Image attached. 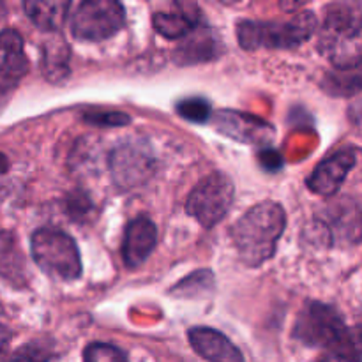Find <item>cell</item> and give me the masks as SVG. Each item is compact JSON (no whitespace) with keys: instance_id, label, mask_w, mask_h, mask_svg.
<instances>
[{"instance_id":"cell-1","label":"cell","mask_w":362,"mask_h":362,"mask_svg":"<svg viewBox=\"0 0 362 362\" xmlns=\"http://www.w3.org/2000/svg\"><path fill=\"white\" fill-rule=\"evenodd\" d=\"M285 226L286 216L281 205L271 200L253 205L240 216L232 230L233 244L240 260L250 267H260L271 260Z\"/></svg>"},{"instance_id":"cell-2","label":"cell","mask_w":362,"mask_h":362,"mask_svg":"<svg viewBox=\"0 0 362 362\" xmlns=\"http://www.w3.org/2000/svg\"><path fill=\"white\" fill-rule=\"evenodd\" d=\"M293 336L308 346H320L334 356L361 361L357 339L352 338L338 311L325 304H308L297 318Z\"/></svg>"},{"instance_id":"cell-3","label":"cell","mask_w":362,"mask_h":362,"mask_svg":"<svg viewBox=\"0 0 362 362\" xmlns=\"http://www.w3.org/2000/svg\"><path fill=\"white\" fill-rule=\"evenodd\" d=\"M318 48L338 69H357L361 64V14L350 6L331 7L325 16Z\"/></svg>"},{"instance_id":"cell-4","label":"cell","mask_w":362,"mask_h":362,"mask_svg":"<svg viewBox=\"0 0 362 362\" xmlns=\"http://www.w3.org/2000/svg\"><path fill=\"white\" fill-rule=\"evenodd\" d=\"M315 28L313 13H299L286 21H240L237 37L244 49H292L306 42Z\"/></svg>"},{"instance_id":"cell-5","label":"cell","mask_w":362,"mask_h":362,"mask_svg":"<svg viewBox=\"0 0 362 362\" xmlns=\"http://www.w3.org/2000/svg\"><path fill=\"white\" fill-rule=\"evenodd\" d=\"M32 257L45 274L73 281L81 276V258L73 237L60 230L41 228L32 235Z\"/></svg>"},{"instance_id":"cell-6","label":"cell","mask_w":362,"mask_h":362,"mask_svg":"<svg viewBox=\"0 0 362 362\" xmlns=\"http://www.w3.org/2000/svg\"><path fill=\"white\" fill-rule=\"evenodd\" d=\"M126 23V11L115 0H85L78 4L71 20V30L81 41H105L113 37Z\"/></svg>"},{"instance_id":"cell-7","label":"cell","mask_w":362,"mask_h":362,"mask_svg":"<svg viewBox=\"0 0 362 362\" xmlns=\"http://www.w3.org/2000/svg\"><path fill=\"white\" fill-rule=\"evenodd\" d=\"M235 197L232 180L223 173H212L198 182L186 202L187 214L193 216L204 228L218 225L230 211Z\"/></svg>"},{"instance_id":"cell-8","label":"cell","mask_w":362,"mask_h":362,"mask_svg":"<svg viewBox=\"0 0 362 362\" xmlns=\"http://www.w3.org/2000/svg\"><path fill=\"white\" fill-rule=\"evenodd\" d=\"M110 168L113 180L120 187H134L144 184L154 170V159L136 144L117 147L110 156Z\"/></svg>"},{"instance_id":"cell-9","label":"cell","mask_w":362,"mask_h":362,"mask_svg":"<svg viewBox=\"0 0 362 362\" xmlns=\"http://www.w3.org/2000/svg\"><path fill=\"white\" fill-rule=\"evenodd\" d=\"M357 163L356 148H345L322 161L308 179V187L320 197H332Z\"/></svg>"},{"instance_id":"cell-10","label":"cell","mask_w":362,"mask_h":362,"mask_svg":"<svg viewBox=\"0 0 362 362\" xmlns=\"http://www.w3.org/2000/svg\"><path fill=\"white\" fill-rule=\"evenodd\" d=\"M214 122L221 133L240 144H267L274 136V129L267 122L240 112H219Z\"/></svg>"},{"instance_id":"cell-11","label":"cell","mask_w":362,"mask_h":362,"mask_svg":"<svg viewBox=\"0 0 362 362\" xmlns=\"http://www.w3.org/2000/svg\"><path fill=\"white\" fill-rule=\"evenodd\" d=\"M158 243V230L148 218L133 219L126 228L122 244V258L127 267H138L154 251Z\"/></svg>"},{"instance_id":"cell-12","label":"cell","mask_w":362,"mask_h":362,"mask_svg":"<svg viewBox=\"0 0 362 362\" xmlns=\"http://www.w3.org/2000/svg\"><path fill=\"white\" fill-rule=\"evenodd\" d=\"M189 343L204 359L211 362H246L240 350L221 334L209 327H194L189 331Z\"/></svg>"},{"instance_id":"cell-13","label":"cell","mask_w":362,"mask_h":362,"mask_svg":"<svg viewBox=\"0 0 362 362\" xmlns=\"http://www.w3.org/2000/svg\"><path fill=\"white\" fill-rule=\"evenodd\" d=\"M28 73V59L23 49V39L13 28L0 32V78L20 80Z\"/></svg>"},{"instance_id":"cell-14","label":"cell","mask_w":362,"mask_h":362,"mask_svg":"<svg viewBox=\"0 0 362 362\" xmlns=\"http://www.w3.org/2000/svg\"><path fill=\"white\" fill-rule=\"evenodd\" d=\"M27 16L42 30H59L66 21L69 2L64 0H28L23 4Z\"/></svg>"},{"instance_id":"cell-15","label":"cell","mask_w":362,"mask_h":362,"mask_svg":"<svg viewBox=\"0 0 362 362\" xmlns=\"http://www.w3.org/2000/svg\"><path fill=\"white\" fill-rule=\"evenodd\" d=\"M25 260L13 233L0 232V274L13 281L23 279Z\"/></svg>"},{"instance_id":"cell-16","label":"cell","mask_w":362,"mask_h":362,"mask_svg":"<svg viewBox=\"0 0 362 362\" xmlns=\"http://www.w3.org/2000/svg\"><path fill=\"white\" fill-rule=\"evenodd\" d=\"M197 18L186 13H158L154 16L156 30L166 39L186 37L194 28Z\"/></svg>"},{"instance_id":"cell-17","label":"cell","mask_w":362,"mask_h":362,"mask_svg":"<svg viewBox=\"0 0 362 362\" xmlns=\"http://www.w3.org/2000/svg\"><path fill=\"white\" fill-rule=\"evenodd\" d=\"M69 49H67L64 41H48L45 49V64H46V76L48 80H60L67 74V60H69Z\"/></svg>"},{"instance_id":"cell-18","label":"cell","mask_w":362,"mask_h":362,"mask_svg":"<svg viewBox=\"0 0 362 362\" xmlns=\"http://www.w3.org/2000/svg\"><path fill=\"white\" fill-rule=\"evenodd\" d=\"M177 112L182 119L189 120V122L204 124L211 117V105H209L207 99L189 98L177 105Z\"/></svg>"},{"instance_id":"cell-19","label":"cell","mask_w":362,"mask_h":362,"mask_svg":"<svg viewBox=\"0 0 362 362\" xmlns=\"http://www.w3.org/2000/svg\"><path fill=\"white\" fill-rule=\"evenodd\" d=\"M83 362H127L126 354L108 343H92L87 346Z\"/></svg>"},{"instance_id":"cell-20","label":"cell","mask_w":362,"mask_h":362,"mask_svg":"<svg viewBox=\"0 0 362 362\" xmlns=\"http://www.w3.org/2000/svg\"><path fill=\"white\" fill-rule=\"evenodd\" d=\"M48 352L32 343V345L21 346L11 354H0V362H48Z\"/></svg>"},{"instance_id":"cell-21","label":"cell","mask_w":362,"mask_h":362,"mask_svg":"<svg viewBox=\"0 0 362 362\" xmlns=\"http://www.w3.org/2000/svg\"><path fill=\"white\" fill-rule=\"evenodd\" d=\"M83 120L99 127H122L131 122V117L124 112H90L85 113Z\"/></svg>"},{"instance_id":"cell-22","label":"cell","mask_w":362,"mask_h":362,"mask_svg":"<svg viewBox=\"0 0 362 362\" xmlns=\"http://www.w3.org/2000/svg\"><path fill=\"white\" fill-rule=\"evenodd\" d=\"M258 159H260L262 166H264L267 172H278L283 166L281 154H279L278 151H274V148H264V151L260 152V156H258Z\"/></svg>"},{"instance_id":"cell-23","label":"cell","mask_w":362,"mask_h":362,"mask_svg":"<svg viewBox=\"0 0 362 362\" xmlns=\"http://www.w3.org/2000/svg\"><path fill=\"white\" fill-rule=\"evenodd\" d=\"M9 339H11V332L7 331L4 325H0V354H2V350L6 349V345L9 343Z\"/></svg>"},{"instance_id":"cell-24","label":"cell","mask_w":362,"mask_h":362,"mask_svg":"<svg viewBox=\"0 0 362 362\" xmlns=\"http://www.w3.org/2000/svg\"><path fill=\"white\" fill-rule=\"evenodd\" d=\"M322 362H361V361H354V359H346V357L341 356H334V354H327V356L322 359Z\"/></svg>"},{"instance_id":"cell-25","label":"cell","mask_w":362,"mask_h":362,"mask_svg":"<svg viewBox=\"0 0 362 362\" xmlns=\"http://www.w3.org/2000/svg\"><path fill=\"white\" fill-rule=\"evenodd\" d=\"M7 168H9V161H7L6 156L0 154V175H4L7 172Z\"/></svg>"}]
</instances>
